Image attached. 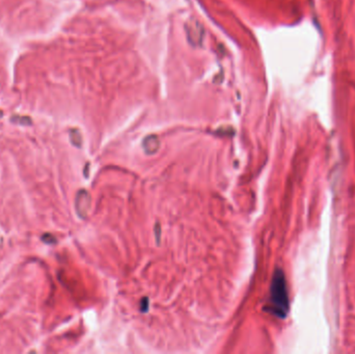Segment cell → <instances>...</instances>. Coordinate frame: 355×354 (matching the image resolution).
Wrapping results in <instances>:
<instances>
[{
    "label": "cell",
    "instance_id": "1",
    "mask_svg": "<svg viewBox=\"0 0 355 354\" xmlns=\"http://www.w3.org/2000/svg\"><path fill=\"white\" fill-rule=\"evenodd\" d=\"M270 309L272 314L280 318H285L289 310V298L286 280L282 271H276L271 286Z\"/></svg>",
    "mask_w": 355,
    "mask_h": 354
},
{
    "label": "cell",
    "instance_id": "2",
    "mask_svg": "<svg viewBox=\"0 0 355 354\" xmlns=\"http://www.w3.org/2000/svg\"><path fill=\"white\" fill-rule=\"evenodd\" d=\"M186 30L188 33V40L191 42V44L197 45L202 43L203 36H204V29L199 22L194 20L191 23H188L186 26Z\"/></svg>",
    "mask_w": 355,
    "mask_h": 354
},
{
    "label": "cell",
    "instance_id": "3",
    "mask_svg": "<svg viewBox=\"0 0 355 354\" xmlns=\"http://www.w3.org/2000/svg\"><path fill=\"white\" fill-rule=\"evenodd\" d=\"M42 240L47 243V244H54L56 242L55 238L53 237V236L50 235V234H45L42 236Z\"/></svg>",
    "mask_w": 355,
    "mask_h": 354
}]
</instances>
